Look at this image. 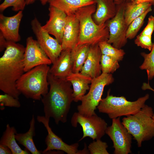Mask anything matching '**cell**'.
Listing matches in <instances>:
<instances>
[{
	"mask_svg": "<svg viewBox=\"0 0 154 154\" xmlns=\"http://www.w3.org/2000/svg\"><path fill=\"white\" fill-rule=\"evenodd\" d=\"M98 44L102 54L113 58L119 62L123 59L125 54L123 50L114 47L106 41L100 42Z\"/></svg>",
	"mask_w": 154,
	"mask_h": 154,
	"instance_id": "26",
	"label": "cell"
},
{
	"mask_svg": "<svg viewBox=\"0 0 154 154\" xmlns=\"http://www.w3.org/2000/svg\"><path fill=\"white\" fill-rule=\"evenodd\" d=\"M31 25L38 43L53 64L62 50L61 44L43 29L36 17L31 21Z\"/></svg>",
	"mask_w": 154,
	"mask_h": 154,
	"instance_id": "11",
	"label": "cell"
},
{
	"mask_svg": "<svg viewBox=\"0 0 154 154\" xmlns=\"http://www.w3.org/2000/svg\"><path fill=\"white\" fill-rule=\"evenodd\" d=\"M79 33V23L75 14L67 16L61 43L62 50H71L76 46Z\"/></svg>",
	"mask_w": 154,
	"mask_h": 154,
	"instance_id": "17",
	"label": "cell"
},
{
	"mask_svg": "<svg viewBox=\"0 0 154 154\" xmlns=\"http://www.w3.org/2000/svg\"><path fill=\"white\" fill-rule=\"evenodd\" d=\"M26 44L23 58L25 72L40 65L52 64L37 40L32 37L27 38Z\"/></svg>",
	"mask_w": 154,
	"mask_h": 154,
	"instance_id": "12",
	"label": "cell"
},
{
	"mask_svg": "<svg viewBox=\"0 0 154 154\" xmlns=\"http://www.w3.org/2000/svg\"><path fill=\"white\" fill-rule=\"evenodd\" d=\"M37 0H25L26 4L28 5L32 4Z\"/></svg>",
	"mask_w": 154,
	"mask_h": 154,
	"instance_id": "39",
	"label": "cell"
},
{
	"mask_svg": "<svg viewBox=\"0 0 154 154\" xmlns=\"http://www.w3.org/2000/svg\"><path fill=\"white\" fill-rule=\"evenodd\" d=\"M152 11L151 7L149 8L141 15L136 18L129 26L126 33V38L128 39H132L137 35L143 25L145 19L149 12Z\"/></svg>",
	"mask_w": 154,
	"mask_h": 154,
	"instance_id": "28",
	"label": "cell"
},
{
	"mask_svg": "<svg viewBox=\"0 0 154 154\" xmlns=\"http://www.w3.org/2000/svg\"><path fill=\"white\" fill-rule=\"evenodd\" d=\"M26 5L25 0H4L0 5V10L3 11L7 8L11 7L13 11H23Z\"/></svg>",
	"mask_w": 154,
	"mask_h": 154,
	"instance_id": "31",
	"label": "cell"
},
{
	"mask_svg": "<svg viewBox=\"0 0 154 154\" xmlns=\"http://www.w3.org/2000/svg\"><path fill=\"white\" fill-rule=\"evenodd\" d=\"M110 89L109 90L106 96L102 99L97 108L100 112L107 114L112 119L135 114L144 106L149 97L147 94L136 101L131 102L127 100L123 96L110 95Z\"/></svg>",
	"mask_w": 154,
	"mask_h": 154,
	"instance_id": "6",
	"label": "cell"
},
{
	"mask_svg": "<svg viewBox=\"0 0 154 154\" xmlns=\"http://www.w3.org/2000/svg\"><path fill=\"white\" fill-rule=\"evenodd\" d=\"M141 88L143 90H149L154 92V89L151 87L149 83H143L141 87ZM152 118L154 121V114Z\"/></svg>",
	"mask_w": 154,
	"mask_h": 154,
	"instance_id": "37",
	"label": "cell"
},
{
	"mask_svg": "<svg viewBox=\"0 0 154 154\" xmlns=\"http://www.w3.org/2000/svg\"><path fill=\"white\" fill-rule=\"evenodd\" d=\"M7 41V40L0 33V51L1 52L5 48Z\"/></svg>",
	"mask_w": 154,
	"mask_h": 154,
	"instance_id": "36",
	"label": "cell"
},
{
	"mask_svg": "<svg viewBox=\"0 0 154 154\" xmlns=\"http://www.w3.org/2000/svg\"><path fill=\"white\" fill-rule=\"evenodd\" d=\"M102 55L98 44L90 45L87 58L80 72L92 79L100 75Z\"/></svg>",
	"mask_w": 154,
	"mask_h": 154,
	"instance_id": "16",
	"label": "cell"
},
{
	"mask_svg": "<svg viewBox=\"0 0 154 154\" xmlns=\"http://www.w3.org/2000/svg\"><path fill=\"white\" fill-rule=\"evenodd\" d=\"M154 114L152 108L147 105L135 114L123 117L122 123L137 142L141 147L142 142L154 137Z\"/></svg>",
	"mask_w": 154,
	"mask_h": 154,
	"instance_id": "5",
	"label": "cell"
},
{
	"mask_svg": "<svg viewBox=\"0 0 154 154\" xmlns=\"http://www.w3.org/2000/svg\"><path fill=\"white\" fill-rule=\"evenodd\" d=\"M50 5L64 12L67 16L75 14L80 8L95 3L94 0H50Z\"/></svg>",
	"mask_w": 154,
	"mask_h": 154,
	"instance_id": "21",
	"label": "cell"
},
{
	"mask_svg": "<svg viewBox=\"0 0 154 154\" xmlns=\"http://www.w3.org/2000/svg\"><path fill=\"white\" fill-rule=\"evenodd\" d=\"M134 42L137 46L150 51L151 50L153 45L151 41V36L140 34L137 36Z\"/></svg>",
	"mask_w": 154,
	"mask_h": 154,
	"instance_id": "33",
	"label": "cell"
},
{
	"mask_svg": "<svg viewBox=\"0 0 154 154\" xmlns=\"http://www.w3.org/2000/svg\"><path fill=\"white\" fill-rule=\"evenodd\" d=\"M124 1H126V2H132L133 1V0H124Z\"/></svg>",
	"mask_w": 154,
	"mask_h": 154,
	"instance_id": "42",
	"label": "cell"
},
{
	"mask_svg": "<svg viewBox=\"0 0 154 154\" xmlns=\"http://www.w3.org/2000/svg\"><path fill=\"white\" fill-rule=\"evenodd\" d=\"M96 5L93 20L98 25L106 23L116 15L117 7L113 0H94Z\"/></svg>",
	"mask_w": 154,
	"mask_h": 154,
	"instance_id": "20",
	"label": "cell"
},
{
	"mask_svg": "<svg viewBox=\"0 0 154 154\" xmlns=\"http://www.w3.org/2000/svg\"><path fill=\"white\" fill-rule=\"evenodd\" d=\"M90 45L87 44L76 46L71 50L72 72H80L87 58Z\"/></svg>",
	"mask_w": 154,
	"mask_h": 154,
	"instance_id": "24",
	"label": "cell"
},
{
	"mask_svg": "<svg viewBox=\"0 0 154 154\" xmlns=\"http://www.w3.org/2000/svg\"><path fill=\"white\" fill-rule=\"evenodd\" d=\"M71 123L74 127L78 123L82 128L83 135L79 141L86 137H89L93 140L101 139L106 133L108 127L105 120L96 114L86 116L78 112H75L73 115Z\"/></svg>",
	"mask_w": 154,
	"mask_h": 154,
	"instance_id": "8",
	"label": "cell"
},
{
	"mask_svg": "<svg viewBox=\"0 0 154 154\" xmlns=\"http://www.w3.org/2000/svg\"><path fill=\"white\" fill-rule=\"evenodd\" d=\"M35 119L34 115L30 122V128L28 131L24 133H17L15 137L19 144L25 147L32 154H40L42 153L36 148L33 140V137L35 135Z\"/></svg>",
	"mask_w": 154,
	"mask_h": 154,
	"instance_id": "22",
	"label": "cell"
},
{
	"mask_svg": "<svg viewBox=\"0 0 154 154\" xmlns=\"http://www.w3.org/2000/svg\"><path fill=\"white\" fill-rule=\"evenodd\" d=\"M47 78L49 90L41 99L44 116L53 118L57 124L60 121L65 123L73 101L72 84L66 79L57 78L49 72Z\"/></svg>",
	"mask_w": 154,
	"mask_h": 154,
	"instance_id": "1",
	"label": "cell"
},
{
	"mask_svg": "<svg viewBox=\"0 0 154 154\" xmlns=\"http://www.w3.org/2000/svg\"><path fill=\"white\" fill-rule=\"evenodd\" d=\"M18 100L7 93L1 94L0 95V105L1 106L19 108L21 106V104Z\"/></svg>",
	"mask_w": 154,
	"mask_h": 154,
	"instance_id": "32",
	"label": "cell"
},
{
	"mask_svg": "<svg viewBox=\"0 0 154 154\" xmlns=\"http://www.w3.org/2000/svg\"><path fill=\"white\" fill-rule=\"evenodd\" d=\"M152 5L151 4L148 2L134 3L130 2L125 3L124 17L127 25L129 26L133 20L151 7Z\"/></svg>",
	"mask_w": 154,
	"mask_h": 154,
	"instance_id": "25",
	"label": "cell"
},
{
	"mask_svg": "<svg viewBox=\"0 0 154 154\" xmlns=\"http://www.w3.org/2000/svg\"><path fill=\"white\" fill-rule=\"evenodd\" d=\"M50 69L48 65L42 64L25 72L17 82V89L27 98L41 100L48 92Z\"/></svg>",
	"mask_w": 154,
	"mask_h": 154,
	"instance_id": "4",
	"label": "cell"
},
{
	"mask_svg": "<svg viewBox=\"0 0 154 154\" xmlns=\"http://www.w3.org/2000/svg\"><path fill=\"white\" fill-rule=\"evenodd\" d=\"M108 147L106 142L99 139L91 143L88 146V149L91 154H109L107 150Z\"/></svg>",
	"mask_w": 154,
	"mask_h": 154,
	"instance_id": "30",
	"label": "cell"
},
{
	"mask_svg": "<svg viewBox=\"0 0 154 154\" xmlns=\"http://www.w3.org/2000/svg\"><path fill=\"white\" fill-rule=\"evenodd\" d=\"M114 81L112 74L103 73L92 79L88 92L83 97L81 104L77 106L78 112L86 116L96 114L95 110L102 99L104 87Z\"/></svg>",
	"mask_w": 154,
	"mask_h": 154,
	"instance_id": "7",
	"label": "cell"
},
{
	"mask_svg": "<svg viewBox=\"0 0 154 154\" xmlns=\"http://www.w3.org/2000/svg\"><path fill=\"white\" fill-rule=\"evenodd\" d=\"M71 50H62L60 56L52 64L49 73L57 78L66 79L72 72Z\"/></svg>",
	"mask_w": 154,
	"mask_h": 154,
	"instance_id": "18",
	"label": "cell"
},
{
	"mask_svg": "<svg viewBox=\"0 0 154 154\" xmlns=\"http://www.w3.org/2000/svg\"><path fill=\"white\" fill-rule=\"evenodd\" d=\"M5 50L0 58V90L19 99L21 92L16 83L25 72L23 62L25 47L7 40Z\"/></svg>",
	"mask_w": 154,
	"mask_h": 154,
	"instance_id": "2",
	"label": "cell"
},
{
	"mask_svg": "<svg viewBox=\"0 0 154 154\" xmlns=\"http://www.w3.org/2000/svg\"><path fill=\"white\" fill-rule=\"evenodd\" d=\"M134 3H139L144 2L151 3L152 5H154V0H133L132 1Z\"/></svg>",
	"mask_w": 154,
	"mask_h": 154,
	"instance_id": "38",
	"label": "cell"
},
{
	"mask_svg": "<svg viewBox=\"0 0 154 154\" xmlns=\"http://www.w3.org/2000/svg\"><path fill=\"white\" fill-rule=\"evenodd\" d=\"M17 133L14 127L6 125V129L3 133L0 140V144L8 147L12 154H28L30 153L27 149H22L16 142L15 135Z\"/></svg>",
	"mask_w": 154,
	"mask_h": 154,
	"instance_id": "23",
	"label": "cell"
},
{
	"mask_svg": "<svg viewBox=\"0 0 154 154\" xmlns=\"http://www.w3.org/2000/svg\"><path fill=\"white\" fill-rule=\"evenodd\" d=\"M114 1L116 4L118 5L120 4L123 3L124 0H113Z\"/></svg>",
	"mask_w": 154,
	"mask_h": 154,
	"instance_id": "40",
	"label": "cell"
},
{
	"mask_svg": "<svg viewBox=\"0 0 154 154\" xmlns=\"http://www.w3.org/2000/svg\"><path fill=\"white\" fill-rule=\"evenodd\" d=\"M48 10L49 19L42 27L49 34L54 36L61 44L67 15L63 11L51 5H50Z\"/></svg>",
	"mask_w": 154,
	"mask_h": 154,
	"instance_id": "14",
	"label": "cell"
},
{
	"mask_svg": "<svg viewBox=\"0 0 154 154\" xmlns=\"http://www.w3.org/2000/svg\"><path fill=\"white\" fill-rule=\"evenodd\" d=\"M141 54L144 60L139 68L141 70H146L148 80H151L154 77V42L153 48L149 53L142 52Z\"/></svg>",
	"mask_w": 154,
	"mask_h": 154,
	"instance_id": "27",
	"label": "cell"
},
{
	"mask_svg": "<svg viewBox=\"0 0 154 154\" xmlns=\"http://www.w3.org/2000/svg\"><path fill=\"white\" fill-rule=\"evenodd\" d=\"M41 4L43 5H45L50 0H39Z\"/></svg>",
	"mask_w": 154,
	"mask_h": 154,
	"instance_id": "41",
	"label": "cell"
},
{
	"mask_svg": "<svg viewBox=\"0 0 154 154\" xmlns=\"http://www.w3.org/2000/svg\"><path fill=\"white\" fill-rule=\"evenodd\" d=\"M23 16V11L11 17L0 14V33L7 40L16 42L20 40L19 30Z\"/></svg>",
	"mask_w": 154,
	"mask_h": 154,
	"instance_id": "15",
	"label": "cell"
},
{
	"mask_svg": "<svg viewBox=\"0 0 154 154\" xmlns=\"http://www.w3.org/2000/svg\"><path fill=\"white\" fill-rule=\"evenodd\" d=\"M66 79L71 83L72 86L73 101L76 102L81 101L87 91L89 90V84H91L92 78L80 72H72Z\"/></svg>",
	"mask_w": 154,
	"mask_h": 154,
	"instance_id": "19",
	"label": "cell"
},
{
	"mask_svg": "<svg viewBox=\"0 0 154 154\" xmlns=\"http://www.w3.org/2000/svg\"><path fill=\"white\" fill-rule=\"evenodd\" d=\"M102 73L112 74L119 68V61L108 56L102 54L100 61Z\"/></svg>",
	"mask_w": 154,
	"mask_h": 154,
	"instance_id": "29",
	"label": "cell"
},
{
	"mask_svg": "<svg viewBox=\"0 0 154 154\" xmlns=\"http://www.w3.org/2000/svg\"><path fill=\"white\" fill-rule=\"evenodd\" d=\"M124 5L123 3L119 5L115 15L106 23L109 32L107 42L118 49H121L127 41L126 33L128 26L124 17Z\"/></svg>",
	"mask_w": 154,
	"mask_h": 154,
	"instance_id": "9",
	"label": "cell"
},
{
	"mask_svg": "<svg viewBox=\"0 0 154 154\" xmlns=\"http://www.w3.org/2000/svg\"><path fill=\"white\" fill-rule=\"evenodd\" d=\"M37 119L38 121L43 124L48 132L45 139L46 147L42 152V153L45 154L47 151L56 150L64 151L68 154H78V143H76L69 145L64 142L52 131L49 125L50 118L44 116H38Z\"/></svg>",
	"mask_w": 154,
	"mask_h": 154,
	"instance_id": "13",
	"label": "cell"
},
{
	"mask_svg": "<svg viewBox=\"0 0 154 154\" xmlns=\"http://www.w3.org/2000/svg\"><path fill=\"white\" fill-rule=\"evenodd\" d=\"M106 133L113 142L114 154L131 153L133 136L121 122L120 117L112 119V124L107 127Z\"/></svg>",
	"mask_w": 154,
	"mask_h": 154,
	"instance_id": "10",
	"label": "cell"
},
{
	"mask_svg": "<svg viewBox=\"0 0 154 154\" xmlns=\"http://www.w3.org/2000/svg\"><path fill=\"white\" fill-rule=\"evenodd\" d=\"M0 154H12V152L10 149L7 146L0 144Z\"/></svg>",
	"mask_w": 154,
	"mask_h": 154,
	"instance_id": "35",
	"label": "cell"
},
{
	"mask_svg": "<svg viewBox=\"0 0 154 154\" xmlns=\"http://www.w3.org/2000/svg\"><path fill=\"white\" fill-rule=\"evenodd\" d=\"M154 31V17L151 15L148 18L147 25L140 34L151 36Z\"/></svg>",
	"mask_w": 154,
	"mask_h": 154,
	"instance_id": "34",
	"label": "cell"
},
{
	"mask_svg": "<svg viewBox=\"0 0 154 154\" xmlns=\"http://www.w3.org/2000/svg\"><path fill=\"white\" fill-rule=\"evenodd\" d=\"M96 9L95 3L82 7L75 12L80 25L79 35L76 46L85 44L94 45L108 40L109 32L106 23L98 25L92 17Z\"/></svg>",
	"mask_w": 154,
	"mask_h": 154,
	"instance_id": "3",
	"label": "cell"
}]
</instances>
